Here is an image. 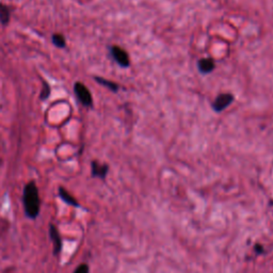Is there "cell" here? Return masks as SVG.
<instances>
[{
  "mask_svg": "<svg viewBox=\"0 0 273 273\" xmlns=\"http://www.w3.org/2000/svg\"><path fill=\"white\" fill-rule=\"evenodd\" d=\"M23 204L25 215L29 219H35L39 216L41 209V200L39 189L34 181H30L25 186L23 192Z\"/></svg>",
  "mask_w": 273,
  "mask_h": 273,
  "instance_id": "obj_1",
  "label": "cell"
},
{
  "mask_svg": "<svg viewBox=\"0 0 273 273\" xmlns=\"http://www.w3.org/2000/svg\"><path fill=\"white\" fill-rule=\"evenodd\" d=\"M74 92L77 96L78 101L80 102L84 106V107H92L93 99H92L91 92L83 83L76 82L74 84Z\"/></svg>",
  "mask_w": 273,
  "mask_h": 273,
  "instance_id": "obj_2",
  "label": "cell"
},
{
  "mask_svg": "<svg viewBox=\"0 0 273 273\" xmlns=\"http://www.w3.org/2000/svg\"><path fill=\"white\" fill-rule=\"evenodd\" d=\"M235 98L234 95L231 93H222L218 95L215 102L211 105V107H213V110L215 112H222L224 111L227 107H230V106L234 103Z\"/></svg>",
  "mask_w": 273,
  "mask_h": 273,
  "instance_id": "obj_3",
  "label": "cell"
},
{
  "mask_svg": "<svg viewBox=\"0 0 273 273\" xmlns=\"http://www.w3.org/2000/svg\"><path fill=\"white\" fill-rule=\"evenodd\" d=\"M110 55L121 67H129L130 60L126 50L119 46H112L110 47Z\"/></svg>",
  "mask_w": 273,
  "mask_h": 273,
  "instance_id": "obj_4",
  "label": "cell"
},
{
  "mask_svg": "<svg viewBox=\"0 0 273 273\" xmlns=\"http://www.w3.org/2000/svg\"><path fill=\"white\" fill-rule=\"evenodd\" d=\"M48 227H49L50 240L52 242V245H54V254L58 255L61 252V250H62V240H61L58 228L54 224L50 223Z\"/></svg>",
  "mask_w": 273,
  "mask_h": 273,
  "instance_id": "obj_5",
  "label": "cell"
},
{
  "mask_svg": "<svg viewBox=\"0 0 273 273\" xmlns=\"http://www.w3.org/2000/svg\"><path fill=\"white\" fill-rule=\"evenodd\" d=\"M215 68H216V63L211 58H203L199 60L198 69L201 74H203V75L210 74Z\"/></svg>",
  "mask_w": 273,
  "mask_h": 273,
  "instance_id": "obj_6",
  "label": "cell"
},
{
  "mask_svg": "<svg viewBox=\"0 0 273 273\" xmlns=\"http://www.w3.org/2000/svg\"><path fill=\"white\" fill-rule=\"evenodd\" d=\"M92 176L93 177H99L104 179L106 177V175L108 173V165L106 164H101L98 161H93L92 164Z\"/></svg>",
  "mask_w": 273,
  "mask_h": 273,
  "instance_id": "obj_7",
  "label": "cell"
},
{
  "mask_svg": "<svg viewBox=\"0 0 273 273\" xmlns=\"http://www.w3.org/2000/svg\"><path fill=\"white\" fill-rule=\"evenodd\" d=\"M58 193H59V198L62 200L65 204L70 205V206L79 207V203L76 201V199L72 195H70L68 191H66L63 187H60L58 189Z\"/></svg>",
  "mask_w": 273,
  "mask_h": 273,
  "instance_id": "obj_8",
  "label": "cell"
},
{
  "mask_svg": "<svg viewBox=\"0 0 273 273\" xmlns=\"http://www.w3.org/2000/svg\"><path fill=\"white\" fill-rule=\"evenodd\" d=\"M95 80L98 81L100 84L106 86V87H108V89L112 92H118L119 89H120V86L118 83L116 82H113V81H110V80H107V79H105V78H102V77H95Z\"/></svg>",
  "mask_w": 273,
  "mask_h": 273,
  "instance_id": "obj_9",
  "label": "cell"
},
{
  "mask_svg": "<svg viewBox=\"0 0 273 273\" xmlns=\"http://www.w3.org/2000/svg\"><path fill=\"white\" fill-rule=\"evenodd\" d=\"M10 9H9L6 5L0 4V23L3 25H8L10 22Z\"/></svg>",
  "mask_w": 273,
  "mask_h": 273,
  "instance_id": "obj_10",
  "label": "cell"
},
{
  "mask_svg": "<svg viewBox=\"0 0 273 273\" xmlns=\"http://www.w3.org/2000/svg\"><path fill=\"white\" fill-rule=\"evenodd\" d=\"M51 40H52V43H54V45L59 47V48H63L65 46V39L62 34L60 33H56L51 37Z\"/></svg>",
  "mask_w": 273,
  "mask_h": 273,
  "instance_id": "obj_11",
  "label": "cell"
},
{
  "mask_svg": "<svg viewBox=\"0 0 273 273\" xmlns=\"http://www.w3.org/2000/svg\"><path fill=\"white\" fill-rule=\"evenodd\" d=\"M50 95V86L46 81H43V87H42V92L40 95L41 100H47Z\"/></svg>",
  "mask_w": 273,
  "mask_h": 273,
  "instance_id": "obj_12",
  "label": "cell"
},
{
  "mask_svg": "<svg viewBox=\"0 0 273 273\" xmlns=\"http://www.w3.org/2000/svg\"><path fill=\"white\" fill-rule=\"evenodd\" d=\"M74 273H89V266L85 265V263H81L75 269Z\"/></svg>",
  "mask_w": 273,
  "mask_h": 273,
  "instance_id": "obj_13",
  "label": "cell"
}]
</instances>
